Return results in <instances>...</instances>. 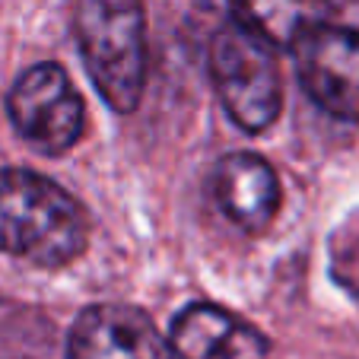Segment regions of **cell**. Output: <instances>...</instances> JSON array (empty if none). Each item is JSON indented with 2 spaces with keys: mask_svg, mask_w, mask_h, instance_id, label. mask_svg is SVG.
Wrapping results in <instances>:
<instances>
[{
  "mask_svg": "<svg viewBox=\"0 0 359 359\" xmlns=\"http://www.w3.org/2000/svg\"><path fill=\"white\" fill-rule=\"evenodd\" d=\"M169 346L178 359H264L267 337L219 305H188L172 321Z\"/></svg>",
  "mask_w": 359,
  "mask_h": 359,
  "instance_id": "52a82bcc",
  "label": "cell"
},
{
  "mask_svg": "<svg viewBox=\"0 0 359 359\" xmlns=\"http://www.w3.org/2000/svg\"><path fill=\"white\" fill-rule=\"evenodd\" d=\"M232 10L273 48H292L309 29L327 22L331 0H232Z\"/></svg>",
  "mask_w": 359,
  "mask_h": 359,
  "instance_id": "9c48e42d",
  "label": "cell"
},
{
  "mask_svg": "<svg viewBox=\"0 0 359 359\" xmlns=\"http://www.w3.org/2000/svg\"><path fill=\"white\" fill-rule=\"evenodd\" d=\"M210 76L229 118L248 134L271 128L283 105L280 61L273 45L232 20L210 41Z\"/></svg>",
  "mask_w": 359,
  "mask_h": 359,
  "instance_id": "3957f363",
  "label": "cell"
},
{
  "mask_svg": "<svg viewBox=\"0 0 359 359\" xmlns=\"http://www.w3.org/2000/svg\"><path fill=\"white\" fill-rule=\"evenodd\" d=\"M292 55L309 99L327 115L359 121V32L321 22L296 39Z\"/></svg>",
  "mask_w": 359,
  "mask_h": 359,
  "instance_id": "5b68a950",
  "label": "cell"
},
{
  "mask_svg": "<svg viewBox=\"0 0 359 359\" xmlns=\"http://www.w3.org/2000/svg\"><path fill=\"white\" fill-rule=\"evenodd\" d=\"M86 248L80 203L45 175L0 169V251L39 267H61Z\"/></svg>",
  "mask_w": 359,
  "mask_h": 359,
  "instance_id": "6da1fadb",
  "label": "cell"
},
{
  "mask_svg": "<svg viewBox=\"0 0 359 359\" xmlns=\"http://www.w3.org/2000/svg\"><path fill=\"white\" fill-rule=\"evenodd\" d=\"M16 134L45 156H61L83 134V99L61 64H35L10 89Z\"/></svg>",
  "mask_w": 359,
  "mask_h": 359,
  "instance_id": "277c9868",
  "label": "cell"
},
{
  "mask_svg": "<svg viewBox=\"0 0 359 359\" xmlns=\"http://www.w3.org/2000/svg\"><path fill=\"white\" fill-rule=\"evenodd\" d=\"M213 197L238 229L258 236L280 210V182L271 163L255 153L223 156L213 169Z\"/></svg>",
  "mask_w": 359,
  "mask_h": 359,
  "instance_id": "ba28073f",
  "label": "cell"
},
{
  "mask_svg": "<svg viewBox=\"0 0 359 359\" xmlns=\"http://www.w3.org/2000/svg\"><path fill=\"white\" fill-rule=\"evenodd\" d=\"M67 359H175V353L140 309L93 305L70 331Z\"/></svg>",
  "mask_w": 359,
  "mask_h": 359,
  "instance_id": "8992f818",
  "label": "cell"
},
{
  "mask_svg": "<svg viewBox=\"0 0 359 359\" xmlns=\"http://www.w3.org/2000/svg\"><path fill=\"white\" fill-rule=\"evenodd\" d=\"M76 39L99 95L128 115L147 86L143 0H76Z\"/></svg>",
  "mask_w": 359,
  "mask_h": 359,
  "instance_id": "7a4b0ae2",
  "label": "cell"
}]
</instances>
